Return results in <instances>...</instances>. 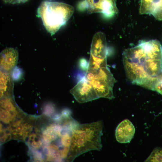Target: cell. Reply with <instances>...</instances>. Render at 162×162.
Instances as JSON below:
<instances>
[{
	"label": "cell",
	"mask_w": 162,
	"mask_h": 162,
	"mask_svg": "<svg viewBox=\"0 0 162 162\" xmlns=\"http://www.w3.org/2000/svg\"><path fill=\"white\" fill-rule=\"evenodd\" d=\"M103 123L102 120L78 124L72 130L66 161H73L76 158L89 151H100Z\"/></svg>",
	"instance_id": "obj_1"
},
{
	"label": "cell",
	"mask_w": 162,
	"mask_h": 162,
	"mask_svg": "<svg viewBox=\"0 0 162 162\" xmlns=\"http://www.w3.org/2000/svg\"><path fill=\"white\" fill-rule=\"evenodd\" d=\"M74 8L69 4L59 2L44 1L38 8L46 30L52 35L64 25L73 14Z\"/></svg>",
	"instance_id": "obj_2"
},
{
	"label": "cell",
	"mask_w": 162,
	"mask_h": 162,
	"mask_svg": "<svg viewBox=\"0 0 162 162\" xmlns=\"http://www.w3.org/2000/svg\"><path fill=\"white\" fill-rule=\"evenodd\" d=\"M116 0H84L83 6L89 14L100 13L106 17L111 18L118 12Z\"/></svg>",
	"instance_id": "obj_3"
},
{
	"label": "cell",
	"mask_w": 162,
	"mask_h": 162,
	"mask_svg": "<svg viewBox=\"0 0 162 162\" xmlns=\"http://www.w3.org/2000/svg\"><path fill=\"white\" fill-rule=\"evenodd\" d=\"M75 100L81 103L99 98L92 85L84 77L70 91Z\"/></svg>",
	"instance_id": "obj_4"
},
{
	"label": "cell",
	"mask_w": 162,
	"mask_h": 162,
	"mask_svg": "<svg viewBox=\"0 0 162 162\" xmlns=\"http://www.w3.org/2000/svg\"><path fill=\"white\" fill-rule=\"evenodd\" d=\"M18 58V53L16 50L12 47H7L0 53L1 70L11 73L16 66Z\"/></svg>",
	"instance_id": "obj_5"
},
{
	"label": "cell",
	"mask_w": 162,
	"mask_h": 162,
	"mask_svg": "<svg viewBox=\"0 0 162 162\" xmlns=\"http://www.w3.org/2000/svg\"><path fill=\"white\" fill-rule=\"evenodd\" d=\"M135 131L134 126L131 122L128 119L124 120L116 128V139L120 143H129L134 137Z\"/></svg>",
	"instance_id": "obj_6"
},
{
	"label": "cell",
	"mask_w": 162,
	"mask_h": 162,
	"mask_svg": "<svg viewBox=\"0 0 162 162\" xmlns=\"http://www.w3.org/2000/svg\"><path fill=\"white\" fill-rule=\"evenodd\" d=\"M139 12L151 14L157 20H162V0H140Z\"/></svg>",
	"instance_id": "obj_7"
},
{
	"label": "cell",
	"mask_w": 162,
	"mask_h": 162,
	"mask_svg": "<svg viewBox=\"0 0 162 162\" xmlns=\"http://www.w3.org/2000/svg\"><path fill=\"white\" fill-rule=\"evenodd\" d=\"M90 54L99 58H106L107 48L106 36L99 32L93 36L91 45Z\"/></svg>",
	"instance_id": "obj_8"
},
{
	"label": "cell",
	"mask_w": 162,
	"mask_h": 162,
	"mask_svg": "<svg viewBox=\"0 0 162 162\" xmlns=\"http://www.w3.org/2000/svg\"><path fill=\"white\" fill-rule=\"evenodd\" d=\"M0 98L12 97L14 80L11 73L0 70Z\"/></svg>",
	"instance_id": "obj_9"
},
{
	"label": "cell",
	"mask_w": 162,
	"mask_h": 162,
	"mask_svg": "<svg viewBox=\"0 0 162 162\" xmlns=\"http://www.w3.org/2000/svg\"><path fill=\"white\" fill-rule=\"evenodd\" d=\"M90 83L99 98H103L110 99L114 98L113 92V88L105 82L98 79Z\"/></svg>",
	"instance_id": "obj_10"
},
{
	"label": "cell",
	"mask_w": 162,
	"mask_h": 162,
	"mask_svg": "<svg viewBox=\"0 0 162 162\" xmlns=\"http://www.w3.org/2000/svg\"><path fill=\"white\" fill-rule=\"evenodd\" d=\"M106 67V58L98 57L90 54L86 72L97 71L102 67Z\"/></svg>",
	"instance_id": "obj_11"
},
{
	"label": "cell",
	"mask_w": 162,
	"mask_h": 162,
	"mask_svg": "<svg viewBox=\"0 0 162 162\" xmlns=\"http://www.w3.org/2000/svg\"><path fill=\"white\" fill-rule=\"evenodd\" d=\"M97 73L98 79L105 82L113 88L117 81L107 67L100 68Z\"/></svg>",
	"instance_id": "obj_12"
},
{
	"label": "cell",
	"mask_w": 162,
	"mask_h": 162,
	"mask_svg": "<svg viewBox=\"0 0 162 162\" xmlns=\"http://www.w3.org/2000/svg\"><path fill=\"white\" fill-rule=\"evenodd\" d=\"M144 162H162V148H154Z\"/></svg>",
	"instance_id": "obj_13"
},
{
	"label": "cell",
	"mask_w": 162,
	"mask_h": 162,
	"mask_svg": "<svg viewBox=\"0 0 162 162\" xmlns=\"http://www.w3.org/2000/svg\"><path fill=\"white\" fill-rule=\"evenodd\" d=\"M150 89L155 91L162 95V73L153 78Z\"/></svg>",
	"instance_id": "obj_14"
},
{
	"label": "cell",
	"mask_w": 162,
	"mask_h": 162,
	"mask_svg": "<svg viewBox=\"0 0 162 162\" xmlns=\"http://www.w3.org/2000/svg\"><path fill=\"white\" fill-rule=\"evenodd\" d=\"M23 71L19 67L16 66L11 72V76L14 80L18 81L23 76Z\"/></svg>",
	"instance_id": "obj_15"
},
{
	"label": "cell",
	"mask_w": 162,
	"mask_h": 162,
	"mask_svg": "<svg viewBox=\"0 0 162 162\" xmlns=\"http://www.w3.org/2000/svg\"><path fill=\"white\" fill-rule=\"evenodd\" d=\"M85 79L90 82L94 80L98 79L97 71L95 72H86L84 77Z\"/></svg>",
	"instance_id": "obj_16"
},
{
	"label": "cell",
	"mask_w": 162,
	"mask_h": 162,
	"mask_svg": "<svg viewBox=\"0 0 162 162\" xmlns=\"http://www.w3.org/2000/svg\"><path fill=\"white\" fill-rule=\"evenodd\" d=\"M54 110V108L50 104H47L44 106V115L49 116Z\"/></svg>",
	"instance_id": "obj_17"
},
{
	"label": "cell",
	"mask_w": 162,
	"mask_h": 162,
	"mask_svg": "<svg viewBox=\"0 0 162 162\" xmlns=\"http://www.w3.org/2000/svg\"><path fill=\"white\" fill-rule=\"evenodd\" d=\"M88 64V62L85 58L81 59L79 62L80 67L83 70L87 71Z\"/></svg>",
	"instance_id": "obj_18"
},
{
	"label": "cell",
	"mask_w": 162,
	"mask_h": 162,
	"mask_svg": "<svg viewBox=\"0 0 162 162\" xmlns=\"http://www.w3.org/2000/svg\"><path fill=\"white\" fill-rule=\"evenodd\" d=\"M5 2L11 4L19 3H24L28 0H3Z\"/></svg>",
	"instance_id": "obj_19"
}]
</instances>
